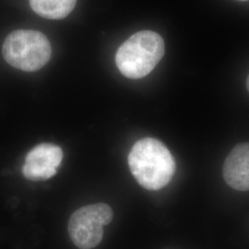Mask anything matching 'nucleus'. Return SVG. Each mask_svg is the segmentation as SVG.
Segmentation results:
<instances>
[{
	"mask_svg": "<svg viewBox=\"0 0 249 249\" xmlns=\"http://www.w3.org/2000/svg\"><path fill=\"white\" fill-rule=\"evenodd\" d=\"M128 165L136 181L148 190L167 186L176 173V160L168 148L157 139L144 138L134 144Z\"/></svg>",
	"mask_w": 249,
	"mask_h": 249,
	"instance_id": "1",
	"label": "nucleus"
},
{
	"mask_svg": "<svg viewBox=\"0 0 249 249\" xmlns=\"http://www.w3.org/2000/svg\"><path fill=\"white\" fill-rule=\"evenodd\" d=\"M161 36L152 31H141L119 46L116 64L125 78L139 80L149 75L164 55Z\"/></svg>",
	"mask_w": 249,
	"mask_h": 249,
	"instance_id": "2",
	"label": "nucleus"
},
{
	"mask_svg": "<svg viewBox=\"0 0 249 249\" xmlns=\"http://www.w3.org/2000/svg\"><path fill=\"white\" fill-rule=\"evenodd\" d=\"M2 53L6 62L22 71L41 70L51 57V45L47 37L35 30H17L5 39Z\"/></svg>",
	"mask_w": 249,
	"mask_h": 249,
	"instance_id": "3",
	"label": "nucleus"
},
{
	"mask_svg": "<svg viewBox=\"0 0 249 249\" xmlns=\"http://www.w3.org/2000/svg\"><path fill=\"white\" fill-rule=\"evenodd\" d=\"M114 213L106 203L87 205L72 214L68 230L73 244L80 249L96 248L103 240L104 227L112 222Z\"/></svg>",
	"mask_w": 249,
	"mask_h": 249,
	"instance_id": "4",
	"label": "nucleus"
},
{
	"mask_svg": "<svg viewBox=\"0 0 249 249\" xmlns=\"http://www.w3.org/2000/svg\"><path fill=\"white\" fill-rule=\"evenodd\" d=\"M62 160L63 151L59 146L41 143L27 153L22 174L28 180H47L56 174Z\"/></svg>",
	"mask_w": 249,
	"mask_h": 249,
	"instance_id": "5",
	"label": "nucleus"
},
{
	"mask_svg": "<svg viewBox=\"0 0 249 249\" xmlns=\"http://www.w3.org/2000/svg\"><path fill=\"white\" fill-rule=\"evenodd\" d=\"M223 177L229 187L249 191V142L237 144L224 160Z\"/></svg>",
	"mask_w": 249,
	"mask_h": 249,
	"instance_id": "6",
	"label": "nucleus"
},
{
	"mask_svg": "<svg viewBox=\"0 0 249 249\" xmlns=\"http://www.w3.org/2000/svg\"><path fill=\"white\" fill-rule=\"evenodd\" d=\"M77 0H30L32 9L48 19H62L71 14Z\"/></svg>",
	"mask_w": 249,
	"mask_h": 249,
	"instance_id": "7",
	"label": "nucleus"
},
{
	"mask_svg": "<svg viewBox=\"0 0 249 249\" xmlns=\"http://www.w3.org/2000/svg\"><path fill=\"white\" fill-rule=\"evenodd\" d=\"M247 88H248V90L249 91V75L248 77V80H247Z\"/></svg>",
	"mask_w": 249,
	"mask_h": 249,
	"instance_id": "8",
	"label": "nucleus"
},
{
	"mask_svg": "<svg viewBox=\"0 0 249 249\" xmlns=\"http://www.w3.org/2000/svg\"><path fill=\"white\" fill-rule=\"evenodd\" d=\"M239 1H248V0H239Z\"/></svg>",
	"mask_w": 249,
	"mask_h": 249,
	"instance_id": "9",
	"label": "nucleus"
}]
</instances>
